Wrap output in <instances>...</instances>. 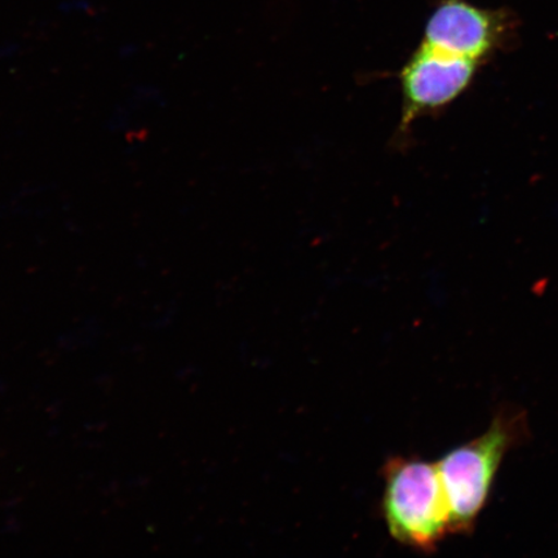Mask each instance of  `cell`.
<instances>
[{
  "label": "cell",
  "instance_id": "cell-1",
  "mask_svg": "<svg viewBox=\"0 0 558 558\" xmlns=\"http://www.w3.org/2000/svg\"><path fill=\"white\" fill-rule=\"evenodd\" d=\"M526 435V415L506 410L494 417L483 436L439 460L437 469L448 501L451 533L473 532L506 453Z\"/></svg>",
  "mask_w": 558,
  "mask_h": 558
},
{
  "label": "cell",
  "instance_id": "cell-2",
  "mask_svg": "<svg viewBox=\"0 0 558 558\" xmlns=\"http://www.w3.org/2000/svg\"><path fill=\"white\" fill-rule=\"evenodd\" d=\"M383 478V518L390 536L417 553H435L451 533L437 464L417 458H390Z\"/></svg>",
  "mask_w": 558,
  "mask_h": 558
},
{
  "label": "cell",
  "instance_id": "cell-3",
  "mask_svg": "<svg viewBox=\"0 0 558 558\" xmlns=\"http://www.w3.org/2000/svg\"><path fill=\"white\" fill-rule=\"evenodd\" d=\"M480 62L422 44L403 65L400 76L402 111L400 136L423 116L434 114L458 99L471 85Z\"/></svg>",
  "mask_w": 558,
  "mask_h": 558
},
{
  "label": "cell",
  "instance_id": "cell-4",
  "mask_svg": "<svg viewBox=\"0 0 558 558\" xmlns=\"http://www.w3.org/2000/svg\"><path fill=\"white\" fill-rule=\"evenodd\" d=\"M505 33L497 13L480 10L464 0H445L425 25L423 44L462 58L483 62Z\"/></svg>",
  "mask_w": 558,
  "mask_h": 558
}]
</instances>
